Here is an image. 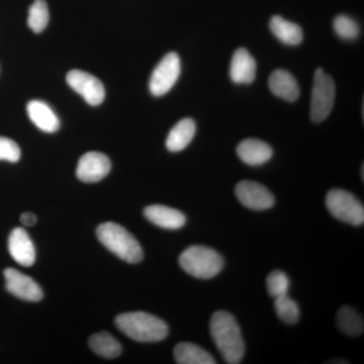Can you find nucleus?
Listing matches in <instances>:
<instances>
[{"label": "nucleus", "instance_id": "nucleus-19", "mask_svg": "<svg viewBox=\"0 0 364 364\" xmlns=\"http://www.w3.org/2000/svg\"><path fill=\"white\" fill-rule=\"evenodd\" d=\"M269 28L273 35L284 44L298 46L304 39L303 30L301 26L286 20L282 16H272L269 21Z\"/></svg>", "mask_w": 364, "mask_h": 364}, {"label": "nucleus", "instance_id": "nucleus-24", "mask_svg": "<svg viewBox=\"0 0 364 364\" xmlns=\"http://www.w3.org/2000/svg\"><path fill=\"white\" fill-rule=\"evenodd\" d=\"M275 312L282 322L286 324L294 325L299 320V308L298 304L289 298L287 294L275 299Z\"/></svg>", "mask_w": 364, "mask_h": 364}, {"label": "nucleus", "instance_id": "nucleus-1", "mask_svg": "<svg viewBox=\"0 0 364 364\" xmlns=\"http://www.w3.org/2000/svg\"><path fill=\"white\" fill-rule=\"evenodd\" d=\"M210 331L223 359L229 364L240 363L245 354V343L234 316L218 311L210 318Z\"/></svg>", "mask_w": 364, "mask_h": 364}, {"label": "nucleus", "instance_id": "nucleus-2", "mask_svg": "<svg viewBox=\"0 0 364 364\" xmlns=\"http://www.w3.org/2000/svg\"><path fill=\"white\" fill-rule=\"evenodd\" d=\"M116 325L129 338L142 343L162 341L168 335L164 321L145 312L121 314L116 318Z\"/></svg>", "mask_w": 364, "mask_h": 364}, {"label": "nucleus", "instance_id": "nucleus-12", "mask_svg": "<svg viewBox=\"0 0 364 364\" xmlns=\"http://www.w3.org/2000/svg\"><path fill=\"white\" fill-rule=\"evenodd\" d=\"M9 251L14 260L23 267H32L35 263V245L23 228H16L11 231L9 238Z\"/></svg>", "mask_w": 364, "mask_h": 364}, {"label": "nucleus", "instance_id": "nucleus-5", "mask_svg": "<svg viewBox=\"0 0 364 364\" xmlns=\"http://www.w3.org/2000/svg\"><path fill=\"white\" fill-rule=\"evenodd\" d=\"M326 207L339 221L361 226L364 223V208L355 196L344 189H332L326 196Z\"/></svg>", "mask_w": 364, "mask_h": 364}, {"label": "nucleus", "instance_id": "nucleus-15", "mask_svg": "<svg viewBox=\"0 0 364 364\" xmlns=\"http://www.w3.org/2000/svg\"><path fill=\"white\" fill-rule=\"evenodd\" d=\"M272 148L258 139H245L237 147V155L250 166H259L272 159Z\"/></svg>", "mask_w": 364, "mask_h": 364}, {"label": "nucleus", "instance_id": "nucleus-23", "mask_svg": "<svg viewBox=\"0 0 364 364\" xmlns=\"http://www.w3.org/2000/svg\"><path fill=\"white\" fill-rule=\"evenodd\" d=\"M49 23V9L45 0H35L30 7L28 25L33 33H40Z\"/></svg>", "mask_w": 364, "mask_h": 364}, {"label": "nucleus", "instance_id": "nucleus-21", "mask_svg": "<svg viewBox=\"0 0 364 364\" xmlns=\"http://www.w3.org/2000/svg\"><path fill=\"white\" fill-rule=\"evenodd\" d=\"M90 347L97 355L107 359L116 358L123 351L121 343L107 332L93 334L90 338Z\"/></svg>", "mask_w": 364, "mask_h": 364}, {"label": "nucleus", "instance_id": "nucleus-25", "mask_svg": "<svg viewBox=\"0 0 364 364\" xmlns=\"http://www.w3.org/2000/svg\"><path fill=\"white\" fill-rule=\"evenodd\" d=\"M333 28L341 39L355 40L359 36V26L350 16L340 14L333 21Z\"/></svg>", "mask_w": 364, "mask_h": 364}, {"label": "nucleus", "instance_id": "nucleus-27", "mask_svg": "<svg viewBox=\"0 0 364 364\" xmlns=\"http://www.w3.org/2000/svg\"><path fill=\"white\" fill-rule=\"evenodd\" d=\"M21 159V149L18 144L9 138L0 136V160L16 163Z\"/></svg>", "mask_w": 364, "mask_h": 364}, {"label": "nucleus", "instance_id": "nucleus-28", "mask_svg": "<svg viewBox=\"0 0 364 364\" xmlns=\"http://www.w3.org/2000/svg\"><path fill=\"white\" fill-rule=\"evenodd\" d=\"M21 222L23 226L32 227L37 223V217L33 213H23L21 215Z\"/></svg>", "mask_w": 364, "mask_h": 364}, {"label": "nucleus", "instance_id": "nucleus-16", "mask_svg": "<svg viewBox=\"0 0 364 364\" xmlns=\"http://www.w3.org/2000/svg\"><path fill=\"white\" fill-rule=\"evenodd\" d=\"M268 85L275 97L287 102H296L299 97L298 81L294 77L293 74L284 69L273 71L268 80Z\"/></svg>", "mask_w": 364, "mask_h": 364}, {"label": "nucleus", "instance_id": "nucleus-8", "mask_svg": "<svg viewBox=\"0 0 364 364\" xmlns=\"http://www.w3.org/2000/svg\"><path fill=\"white\" fill-rule=\"evenodd\" d=\"M66 81L72 90L83 97L92 107L100 105L105 100V90L102 81L87 72L71 70L67 74Z\"/></svg>", "mask_w": 364, "mask_h": 364}, {"label": "nucleus", "instance_id": "nucleus-26", "mask_svg": "<svg viewBox=\"0 0 364 364\" xmlns=\"http://www.w3.org/2000/svg\"><path fill=\"white\" fill-rule=\"evenodd\" d=\"M268 294L272 298L277 299L279 296L287 294L289 287V279L284 272L275 270L269 273L267 279Z\"/></svg>", "mask_w": 364, "mask_h": 364}, {"label": "nucleus", "instance_id": "nucleus-11", "mask_svg": "<svg viewBox=\"0 0 364 364\" xmlns=\"http://www.w3.org/2000/svg\"><path fill=\"white\" fill-rule=\"evenodd\" d=\"M112 163L109 157L100 152H88L79 159L76 176L83 182H98L109 173Z\"/></svg>", "mask_w": 364, "mask_h": 364}, {"label": "nucleus", "instance_id": "nucleus-3", "mask_svg": "<svg viewBox=\"0 0 364 364\" xmlns=\"http://www.w3.org/2000/svg\"><path fill=\"white\" fill-rule=\"evenodd\" d=\"M98 240L112 253L128 263H139L143 259V250L135 237L121 225L107 222L97 230Z\"/></svg>", "mask_w": 364, "mask_h": 364}, {"label": "nucleus", "instance_id": "nucleus-20", "mask_svg": "<svg viewBox=\"0 0 364 364\" xmlns=\"http://www.w3.org/2000/svg\"><path fill=\"white\" fill-rule=\"evenodd\" d=\"M174 359L178 364H215L217 361L202 347L188 342L176 345L173 352Z\"/></svg>", "mask_w": 364, "mask_h": 364}, {"label": "nucleus", "instance_id": "nucleus-10", "mask_svg": "<svg viewBox=\"0 0 364 364\" xmlns=\"http://www.w3.org/2000/svg\"><path fill=\"white\" fill-rule=\"evenodd\" d=\"M4 274L7 291L16 298L26 301H40L44 296L42 289L32 277L14 268H6Z\"/></svg>", "mask_w": 364, "mask_h": 364}, {"label": "nucleus", "instance_id": "nucleus-7", "mask_svg": "<svg viewBox=\"0 0 364 364\" xmlns=\"http://www.w3.org/2000/svg\"><path fill=\"white\" fill-rule=\"evenodd\" d=\"M181 65L178 55L170 52L155 67L149 81V90L154 97H162L174 85L181 75Z\"/></svg>", "mask_w": 364, "mask_h": 364}, {"label": "nucleus", "instance_id": "nucleus-18", "mask_svg": "<svg viewBox=\"0 0 364 364\" xmlns=\"http://www.w3.org/2000/svg\"><path fill=\"white\" fill-rule=\"evenodd\" d=\"M196 126L191 119H181L171 129L166 139V148L170 152L186 149L196 135Z\"/></svg>", "mask_w": 364, "mask_h": 364}, {"label": "nucleus", "instance_id": "nucleus-9", "mask_svg": "<svg viewBox=\"0 0 364 364\" xmlns=\"http://www.w3.org/2000/svg\"><path fill=\"white\" fill-rule=\"evenodd\" d=\"M237 198L244 207L254 210H268L274 205V196L262 184L256 181L239 182L235 188Z\"/></svg>", "mask_w": 364, "mask_h": 364}, {"label": "nucleus", "instance_id": "nucleus-17", "mask_svg": "<svg viewBox=\"0 0 364 364\" xmlns=\"http://www.w3.org/2000/svg\"><path fill=\"white\" fill-rule=\"evenodd\" d=\"M28 117L33 124L45 133H55L59 130L60 122L51 107L41 100H32L26 107Z\"/></svg>", "mask_w": 364, "mask_h": 364}, {"label": "nucleus", "instance_id": "nucleus-6", "mask_svg": "<svg viewBox=\"0 0 364 364\" xmlns=\"http://www.w3.org/2000/svg\"><path fill=\"white\" fill-rule=\"evenodd\" d=\"M335 83L331 76L318 68L314 76L311 119L315 123L325 121L331 114L335 102Z\"/></svg>", "mask_w": 364, "mask_h": 364}, {"label": "nucleus", "instance_id": "nucleus-14", "mask_svg": "<svg viewBox=\"0 0 364 364\" xmlns=\"http://www.w3.org/2000/svg\"><path fill=\"white\" fill-rule=\"evenodd\" d=\"M144 215L148 221L162 229L178 230L186 223L183 213L166 205H149L144 210Z\"/></svg>", "mask_w": 364, "mask_h": 364}, {"label": "nucleus", "instance_id": "nucleus-13", "mask_svg": "<svg viewBox=\"0 0 364 364\" xmlns=\"http://www.w3.org/2000/svg\"><path fill=\"white\" fill-rule=\"evenodd\" d=\"M230 77L237 85H250L256 77V61L248 50L237 49L232 57Z\"/></svg>", "mask_w": 364, "mask_h": 364}, {"label": "nucleus", "instance_id": "nucleus-22", "mask_svg": "<svg viewBox=\"0 0 364 364\" xmlns=\"http://www.w3.org/2000/svg\"><path fill=\"white\" fill-rule=\"evenodd\" d=\"M337 325L344 334L359 336L364 331L363 318L351 306H344L337 314Z\"/></svg>", "mask_w": 364, "mask_h": 364}, {"label": "nucleus", "instance_id": "nucleus-4", "mask_svg": "<svg viewBox=\"0 0 364 364\" xmlns=\"http://www.w3.org/2000/svg\"><path fill=\"white\" fill-rule=\"evenodd\" d=\"M179 265L191 277L210 279L219 274L224 267L221 254L205 246L193 245L179 256Z\"/></svg>", "mask_w": 364, "mask_h": 364}]
</instances>
